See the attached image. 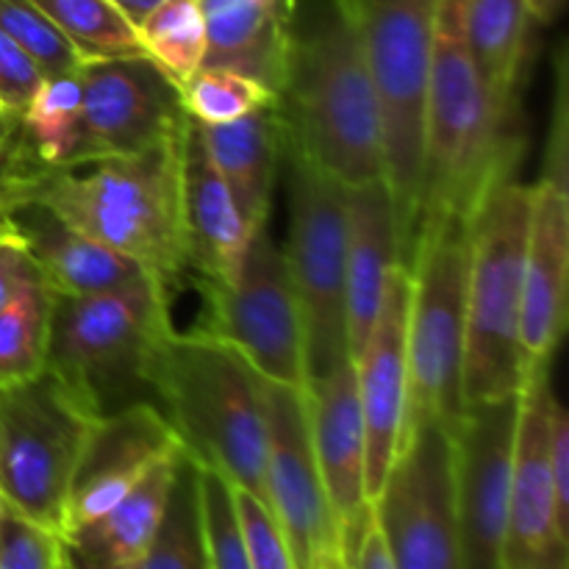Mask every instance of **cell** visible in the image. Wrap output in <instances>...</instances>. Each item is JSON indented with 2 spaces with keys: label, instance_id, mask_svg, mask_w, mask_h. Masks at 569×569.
Listing matches in <instances>:
<instances>
[{
  "label": "cell",
  "instance_id": "1",
  "mask_svg": "<svg viewBox=\"0 0 569 569\" xmlns=\"http://www.w3.org/2000/svg\"><path fill=\"white\" fill-rule=\"evenodd\" d=\"M144 389L200 467L267 503V409L253 367L203 331H170L144 370Z\"/></svg>",
  "mask_w": 569,
  "mask_h": 569
},
{
  "label": "cell",
  "instance_id": "2",
  "mask_svg": "<svg viewBox=\"0 0 569 569\" xmlns=\"http://www.w3.org/2000/svg\"><path fill=\"white\" fill-rule=\"evenodd\" d=\"M278 106L295 156L342 187L383 178V139L376 87L348 0L306 39H295L292 67Z\"/></svg>",
  "mask_w": 569,
  "mask_h": 569
},
{
  "label": "cell",
  "instance_id": "3",
  "mask_svg": "<svg viewBox=\"0 0 569 569\" xmlns=\"http://www.w3.org/2000/svg\"><path fill=\"white\" fill-rule=\"evenodd\" d=\"M181 128L137 153L48 167L33 200L170 287L189 270L181 217Z\"/></svg>",
  "mask_w": 569,
  "mask_h": 569
},
{
  "label": "cell",
  "instance_id": "4",
  "mask_svg": "<svg viewBox=\"0 0 569 569\" xmlns=\"http://www.w3.org/2000/svg\"><path fill=\"white\" fill-rule=\"evenodd\" d=\"M517 156V144L500 156L467 217L470 264L461 370L465 406L517 398L528 378L520 322L531 183L515 176Z\"/></svg>",
  "mask_w": 569,
  "mask_h": 569
},
{
  "label": "cell",
  "instance_id": "5",
  "mask_svg": "<svg viewBox=\"0 0 569 569\" xmlns=\"http://www.w3.org/2000/svg\"><path fill=\"white\" fill-rule=\"evenodd\" d=\"M506 122L509 114L495 103L472 59L467 0H439L426 92L415 237L420 226L442 214L470 217L500 156L517 144L506 133Z\"/></svg>",
  "mask_w": 569,
  "mask_h": 569
},
{
  "label": "cell",
  "instance_id": "6",
  "mask_svg": "<svg viewBox=\"0 0 569 569\" xmlns=\"http://www.w3.org/2000/svg\"><path fill=\"white\" fill-rule=\"evenodd\" d=\"M467 264L470 220L465 214H442L420 226L406 264L411 276L406 322L409 392L400 445L426 422L453 428L465 411Z\"/></svg>",
  "mask_w": 569,
  "mask_h": 569
},
{
  "label": "cell",
  "instance_id": "7",
  "mask_svg": "<svg viewBox=\"0 0 569 569\" xmlns=\"http://www.w3.org/2000/svg\"><path fill=\"white\" fill-rule=\"evenodd\" d=\"M378 98L383 181L395 200L400 253L409 264L422 181L426 92L439 0H348Z\"/></svg>",
  "mask_w": 569,
  "mask_h": 569
},
{
  "label": "cell",
  "instance_id": "8",
  "mask_svg": "<svg viewBox=\"0 0 569 569\" xmlns=\"http://www.w3.org/2000/svg\"><path fill=\"white\" fill-rule=\"evenodd\" d=\"M98 417V406L53 367L0 387L3 503L61 537L72 478Z\"/></svg>",
  "mask_w": 569,
  "mask_h": 569
},
{
  "label": "cell",
  "instance_id": "9",
  "mask_svg": "<svg viewBox=\"0 0 569 569\" xmlns=\"http://www.w3.org/2000/svg\"><path fill=\"white\" fill-rule=\"evenodd\" d=\"M170 331V298L156 278L89 298L53 295L48 367L109 415L144 389L150 356Z\"/></svg>",
  "mask_w": 569,
  "mask_h": 569
},
{
  "label": "cell",
  "instance_id": "10",
  "mask_svg": "<svg viewBox=\"0 0 569 569\" xmlns=\"http://www.w3.org/2000/svg\"><path fill=\"white\" fill-rule=\"evenodd\" d=\"M345 187L292 153L283 261L298 298L306 337V376H328L350 359L345 309Z\"/></svg>",
  "mask_w": 569,
  "mask_h": 569
},
{
  "label": "cell",
  "instance_id": "11",
  "mask_svg": "<svg viewBox=\"0 0 569 569\" xmlns=\"http://www.w3.org/2000/svg\"><path fill=\"white\" fill-rule=\"evenodd\" d=\"M206 289L209 320L200 331L237 350L264 381L306 389L303 317L270 220L256 228L239 276Z\"/></svg>",
  "mask_w": 569,
  "mask_h": 569
},
{
  "label": "cell",
  "instance_id": "12",
  "mask_svg": "<svg viewBox=\"0 0 569 569\" xmlns=\"http://www.w3.org/2000/svg\"><path fill=\"white\" fill-rule=\"evenodd\" d=\"M372 517L395 569H465L450 426L426 422L400 445Z\"/></svg>",
  "mask_w": 569,
  "mask_h": 569
},
{
  "label": "cell",
  "instance_id": "13",
  "mask_svg": "<svg viewBox=\"0 0 569 569\" xmlns=\"http://www.w3.org/2000/svg\"><path fill=\"white\" fill-rule=\"evenodd\" d=\"M261 389L267 409V509L287 539L295 567H348L311 448L306 389L281 387L264 378Z\"/></svg>",
  "mask_w": 569,
  "mask_h": 569
},
{
  "label": "cell",
  "instance_id": "14",
  "mask_svg": "<svg viewBox=\"0 0 569 569\" xmlns=\"http://www.w3.org/2000/svg\"><path fill=\"white\" fill-rule=\"evenodd\" d=\"M517 398L465 406L453 431V492L465 569H500L511 467H515Z\"/></svg>",
  "mask_w": 569,
  "mask_h": 569
},
{
  "label": "cell",
  "instance_id": "15",
  "mask_svg": "<svg viewBox=\"0 0 569 569\" xmlns=\"http://www.w3.org/2000/svg\"><path fill=\"white\" fill-rule=\"evenodd\" d=\"M78 72L83 83L78 161L137 153L187 120L181 87L148 56L81 61Z\"/></svg>",
  "mask_w": 569,
  "mask_h": 569
},
{
  "label": "cell",
  "instance_id": "16",
  "mask_svg": "<svg viewBox=\"0 0 569 569\" xmlns=\"http://www.w3.org/2000/svg\"><path fill=\"white\" fill-rule=\"evenodd\" d=\"M550 365L528 370L520 389L500 569H569V526L556 503L548 467Z\"/></svg>",
  "mask_w": 569,
  "mask_h": 569
},
{
  "label": "cell",
  "instance_id": "17",
  "mask_svg": "<svg viewBox=\"0 0 569 569\" xmlns=\"http://www.w3.org/2000/svg\"><path fill=\"white\" fill-rule=\"evenodd\" d=\"M178 450H183L181 442L156 403L133 400L100 415L72 478L61 537L100 520L156 465L172 459Z\"/></svg>",
  "mask_w": 569,
  "mask_h": 569
},
{
  "label": "cell",
  "instance_id": "18",
  "mask_svg": "<svg viewBox=\"0 0 569 569\" xmlns=\"http://www.w3.org/2000/svg\"><path fill=\"white\" fill-rule=\"evenodd\" d=\"M309 431L328 503L342 539L345 565H353L372 517L367 495V442L353 359L306 383Z\"/></svg>",
  "mask_w": 569,
  "mask_h": 569
},
{
  "label": "cell",
  "instance_id": "19",
  "mask_svg": "<svg viewBox=\"0 0 569 569\" xmlns=\"http://www.w3.org/2000/svg\"><path fill=\"white\" fill-rule=\"evenodd\" d=\"M411 276L398 264L383 289L381 311L376 317L365 348L353 356L356 389L367 442V495L378 498L400 448L409 392V359H406V322H409Z\"/></svg>",
  "mask_w": 569,
  "mask_h": 569
},
{
  "label": "cell",
  "instance_id": "20",
  "mask_svg": "<svg viewBox=\"0 0 569 569\" xmlns=\"http://www.w3.org/2000/svg\"><path fill=\"white\" fill-rule=\"evenodd\" d=\"M569 303V187L539 176L531 183L520 337L528 370L550 365L565 339Z\"/></svg>",
  "mask_w": 569,
  "mask_h": 569
},
{
  "label": "cell",
  "instance_id": "21",
  "mask_svg": "<svg viewBox=\"0 0 569 569\" xmlns=\"http://www.w3.org/2000/svg\"><path fill=\"white\" fill-rule=\"evenodd\" d=\"M181 217L187 264L200 272L203 283H231L253 231L206 153L200 126L192 117L181 128Z\"/></svg>",
  "mask_w": 569,
  "mask_h": 569
},
{
  "label": "cell",
  "instance_id": "22",
  "mask_svg": "<svg viewBox=\"0 0 569 569\" xmlns=\"http://www.w3.org/2000/svg\"><path fill=\"white\" fill-rule=\"evenodd\" d=\"M348 206V244H345V309H348L350 359L365 348L381 311L383 289L398 264L400 228L387 181L345 187Z\"/></svg>",
  "mask_w": 569,
  "mask_h": 569
},
{
  "label": "cell",
  "instance_id": "23",
  "mask_svg": "<svg viewBox=\"0 0 569 569\" xmlns=\"http://www.w3.org/2000/svg\"><path fill=\"white\" fill-rule=\"evenodd\" d=\"M9 220L26 239L39 278L53 295L89 298L139 287L153 278L137 261L72 228L39 200L20 206Z\"/></svg>",
  "mask_w": 569,
  "mask_h": 569
},
{
  "label": "cell",
  "instance_id": "24",
  "mask_svg": "<svg viewBox=\"0 0 569 569\" xmlns=\"http://www.w3.org/2000/svg\"><path fill=\"white\" fill-rule=\"evenodd\" d=\"M206 22L203 67L233 70L281 98L295 53V6L264 0H200Z\"/></svg>",
  "mask_w": 569,
  "mask_h": 569
},
{
  "label": "cell",
  "instance_id": "25",
  "mask_svg": "<svg viewBox=\"0 0 569 569\" xmlns=\"http://www.w3.org/2000/svg\"><path fill=\"white\" fill-rule=\"evenodd\" d=\"M200 137L239 214L256 233L270 220L283 139L281 106H267L222 126H200Z\"/></svg>",
  "mask_w": 569,
  "mask_h": 569
},
{
  "label": "cell",
  "instance_id": "26",
  "mask_svg": "<svg viewBox=\"0 0 569 569\" xmlns=\"http://www.w3.org/2000/svg\"><path fill=\"white\" fill-rule=\"evenodd\" d=\"M178 456H181V450L172 459H164L161 465H156L100 520L89 522V526L78 528L70 537H64L67 550L72 556H78V559L94 561V565H137L161 526L167 498H170L172 489V478H176Z\"/></svg>",
  "mask_w": 569,
  "mask_h": 569
},
{
  "label": "cell",
  "instance_id": "27",
  "mask_svg": "<svg viewBox=\"0 0 569 569\" xmlns=\"http://www.w3.org/2000/svg\"><path fill=\"white\" fill-rule=\"evenodd\" d=\"M528 26V0H467V39L472 59L489 94L506 114L515 100Z\"/></svg>",
  "mask_w": 569,
  "mask_h": 569
},
{
  "label": "cell",
  "instance_id": "28",
  "mask_svg": "<svg viewBox=\"0 0 569 569\" xmlns=\"http://www.w3.org/2000/svg\"><path fill=\"white\" fill-rule=\"evenodd\" d=\"M81 103V72H61L44 78L20 114L22 139L44 167H70L78 161Z\"/></svg>",
  "mask_w": 569,
  "mask_h": 569
},
{
  "label": "cell",
  "instance_id": "29",
  "mask_svg": "<svg viewBox=\"0 0 569 569\" xmlns=\"http://www.w3.org/2000/svg\"><path fill=\"white\" fill-rule=\"evenodd\" d=\"M131 569H209L200 531L198 465L181 450L170 498L153 542Z\"/></svg>",
  "mask_w": 569,
  "mask_h": 569
},
{
  "label": "cell",
  "instance_id": "30",
  "mask_svg": "<svg viewBox=\"0 0 569 569\" xmlns=\"http://www.w3.org/2000/svg\"><path fill=\"white\" fill-rule=\"evenodd\" d=\"M53 292L39 281L22 287L0 309V387L26 381L48 367Z\"/></svg>",
  "mask_w": 569,
  "mask_h": 569
},
{
  "label": "cell",
  "instance_id": "31",
  "mask_svg": "<svg viewBox=\"0 0 569 569\" xmlns=\"http://www.w3.org/2000/svg\"><path fill=\"white\" fill-rule=\"evenodd\" d=\"M142 53L183 87L203 67L206 22L200 0H164L137 26Z\"/></svg>",
  "mask_w": 569,
  "mask_h": 569
},
{
  "label": "cell",
  "instance_id": "32",
  "mask_svg": "<svg viewBox=\"0 0 569 569\" xmlns=\"http://www.w3.org/2000/svg\"><path fill=\"white\" fill-rule=\"evenodd\" d=\"M83 61L144 56L137 26L111 0H31Z\"/></svg>",
  "mask_w": 569,
  "mask_h": 569
},
{
  "label": "cell",
  "instance_id": "33",
  "mask_svg": "<svg viewBox=\"0 0 569 569\" xmlns=\"http://www.w3.org/2000/svg\"><path fill=\"white\" fill-rule=\"evenodd\" d=\"M276 103V94L261 83L220 67H200L181 87L183 111L200 126H222Z\"/></svg>",
  "mask_w": 569,
  "mask_h": 569
},
{
  "label": "cell",
  "instance_id": "34",
  "mask_svg": "<svg viewBox=\"0 0 569 569\" xmlns=\"http://www.w3.org/2000/svg\"><path fill=\"white\" fill-rule=\"evenodd\" d=\"M198 503L209 569H250L231 481H226L217 470L198 465Z\"/></svg>",
  "mask_w": 569,
  "mask_h": 569
},
{
  "label": "cell",
  "instance_id": "35",
  "mask_svg": "<svg viewBox=\"0 0 569 569\" xmlns=\"http://www.w3.org/2000/svg\"><path fill=\"white\" fill-rule=\"evenodd\" d=\"M0 31L31 56L44 78L76 72L83 61L53 20L31 0H0Z\"/></svg>",
  "mask_w": 569,
  "mask_h": 569
},
{
  "label": "cell",
  "instance_id": "36",
  "mask_svg": "<svg viewBox=\"0 0 569 569\" xmlns=\"http://www.w3.org/2000/svg\"><path fill=\"white\" fill-rule=\"evenodd\" d=\"M64 561L67 545L59 533L6 506L0 517V569H64Z\"/></svg>",
  "mask_w": 569,
  "mask_h": 569
},
{
  "label": "cell",
  "instance_id": "37",
  "mask_svg": "<svg viewBox=\"0 0 569 569\" xmlns=\"http://www.w3.org/2000/svg\"><path fill=\"white\" fill-rule=\"evenodd\" d=\"M233 503H237L239 526H242L244 545H248L250 569H298L267 503L237 487H233Z\"/></svg>",
  "mask_w": 569,
  "mask_h": 569
},
{
  "label": "cell",
  "instance_id": "38",
  "mask_svg": "<svg viewBox=\"0 0 569 569\" xmlns=\"http://www.w3.org/2000/svg\"><path fill=\"white\" fill-rule=\"evenodd\" d=\"M44 172H48V167L33 156L22 133L9 148L0 150V220L11 217L20 206L37 198Z\"/></svg>",
  "mask_w": 569,
  "mask_h": 569
},
{
  "label": "cell",
  "instance_id": "39",
  "mask_svg": "<svg viewBox=\"0 0 569 569\" xmlns=\"http://www.w3.org/2000/svg\"><path fill=\"white\" fill-rule=\"evenodd\" d=\"M42 81V70L33 64L31 56L9 33L0 31V103L3 109L20 117Z\"/></svg>",
  "mask_w": 569,
  "mask_h": 569
},
{
  "label": "cell",
  "instance_id": "40",
  "mask_svg": "<svg viewBox=\"0 0 569 569\" xmlns=\"http://www.w3.org/2000/svg\"><path fill=\"white\" fill-rule=\"evenodd\" d=\"M548 467L556 503L569 526V415L556 389L548 395Z\"/></svg>",
  "mask_w": 569,
  "mask_h": 569
},
{
  "label": "cell",
  "instance_id": "41",
  "mask_svg": "<svg viewBox=\"0 0 569 569\" xmlns=\"http://www.w3.org/2000/svg\"><path fill=\"white\" fill-rule=\"evenodd\" d=\"M31 281H39L37 264L28 253L22 233L6 217V220H0V309Z\"/></svg>",
  "mask_w": 569,
  "mask_h": 569
},
{
  "label": "cell",
  "instance_id": "42",
  "mask_svg": "<svg viewBox=\"0 0 569 569\" xmlns=\"http://www.w3.org/2000/svg\"><path fill=\"white\" fill-rule=\"evenodd\" d=\"M350 569H395L392 559H389L387 545H383L381 531H378L376 526V517H370V526H367L365 537H361V545L359 550H356Z\"/></svg>",
  "mask_w": 569,
  "mask_h": 569
},
{
  "label": "cell",
  "instance_id": "43",
  "mask_svg": "<svg viewBox=\"0 0 569 569\" xmlns=\"http://www.w3.org/2000/svg\"><path fill=\"white\" fill-rule=\"evenodd\" d=\"M565 3L567 0H528V17L542 28L553 26L561 17V11H565Z\"/></svg>",
  "mask_w": 569,
  "mask_h": 569
},
{
  "label": "cell",
  "instance_id": "44",
  "mask_svg": "<svg viewBox=\"0 0 569 569\" xmlns=\"http://www.w3.org/2000/svg\"><path fill=\"white\" fill-rule=\"evenodd\" d=\"M111 3H114L117 9H120L122 14L133 22V26H139V22H142L150 11L159 9L164 0H111Z\"/></svg>",
  "mask_w": 569,
  "mask_h": 569
},
{
  "label": "cell",
  "instance_id": "45",
  "mask_svg": "<svg viewBox=\"0 0 569 569\" xmlns=\"http://www.w3.org/2000/svg\"><path fill=\"white\" fill-rule=\"evenodd\" d=\"M17 137H20V117L0 109V150L9 148Z\"/></svg>",
  "mask_w": 569,
  "mask_h": 569
},
{
  "label": "cell",
  "instance_id": "46",
  "mask_svg": "<svg viewBox=\"0 0 569 569\" xmlns=\"http://www.w3.org/2000/svg\"><path fill=\"white\" fill-rule=\"evenodd\" d=\"M64 569H131V567H109V565H94V561L78 559V556H72L70 550H67V561H64Z\"/></svg>",
  "mask_w": 569,
  "mask_h": 569
},
{
  "label": "cell",
  "instance_id": "47",
  "mask_svg": "<svg viewBox=\"0 0 569 569\" xmlns=\"http://www.w3.org/2000/svg\"><path fill=\"white\" fill-rule=\"evenodd\" d=\"M264 3H272V6H295V0H264Z\"/></svg>",
  "mask_w": 569,
  "mask_h": 569
},
{
  "label": "cell",
  "instance_id": "48",
  "mask_svg": "<svg viewBox=\"0 0 569 569\" xmlns=\"http://www.w3.org/2000/svg\"><path fill=\"white\" fill-rule=\"evenodd\" d=\"M3 509H6V503H3V498H0V517H3Z\"/></svg>",
  "mask_w": 569,
  "mask_h": 569
},
{
  "label": "cell",
  "instance_id": "49",
  "mask_svg": "<svg viewBox=\"0 0 569 569\" xmlns=\"http://www.w3.org/2000/svg\"><path fill=\"white\" fill-rule=\"evenodd\" d=\"M339 569H350V567H339Z\"/></svg>",
  "mask_w": 569,
  "mask_h": 569
},
{
  "label": "cell",
  "instance_id": "50",
  "mask_svg": "<svg viewBox=\"0 0 569 569\" xmlns=\"http://www.w3.org/2000/svg\"><path fill=\"white\" fill-rule=\"evenodd\" d=\"M0 109H3V103H0Z\"/></svg>",
  "mask_w": 569,
  "mask_h": 569
}]
</instances>
